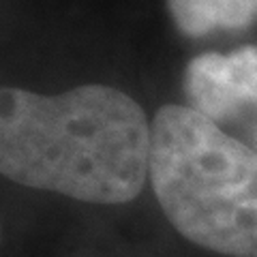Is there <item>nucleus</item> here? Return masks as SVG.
<instances>
[{"instance_id": "nucleus-3", "label": "nucleus", "mask_w": 257, "mask_h": 257, "mask_svg": "<svg viewBox=\"0 0 257 257\" xmlns=\"http://www.w3.org/2000/svg\"><path fill=\"white\" fill-rule=\"evenodd\" d=\"M182 92L225 133L257 152V47L244 45L231 54L195 56L182 73Z\"/></svg>"}, {"instance_id": "nucleus-4", "label": "nucleus", "mask_w": 257, "mask_h": 257, "mask_svg": "<svg viewBox=\"0 0 257 257\" xmlns=\"http://www.w3.org/2000/svg\"><path fill=\"white\" fill-rule=\"evenodd\" d=\"M178 30L206 37L216 30H244L257 22V0H165Z\"/></svg>"}, {"instance_id": "nucleus-1", "label": "nucleus", "mask_w": 257, "mask_h": 257, "mask_svg": "<svg viewBox=\"0 0 257 257\" xmlns=\"http://www.w3.org/2000/svg\"><path fill=\"white\" fill-rule=\"evenodd\" d=\"M0 172L75 202L128 204L150 178V124L133 96L105 84L62 94L5 86Z\"/></svg>"}, {"instance_id": "nucleus-2", "label": "nucleus", "mask_w": 257, "mask_h": 257, "mask_svg": "<svg viewBox=\"0 0 257 257\" xmlns=\"http://www.w3.org/2000/svg\"><path fill=\"white\" fill-rule=\"evenodd\" d=\"M150 184L172 231L206 257H257V152L189 105L150 124Z\"/></svg>"}]
</instances>
